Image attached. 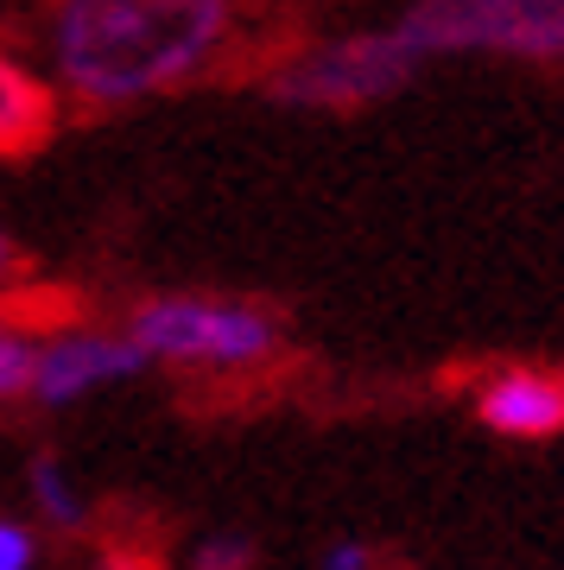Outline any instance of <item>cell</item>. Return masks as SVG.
Returning <instances> with one entry per match:
<instances>
[{"instance_id": "cell-3", "label": "cell", "mask_w": 564, "mask_h": 570, "mask_svg": "<svg viewBox=\"0 0 564 570\" xmlns=\"http://www.w3.org/2000/svg\"><path fill=\"white\" fill-rule=\"evenodd\" d=\"M400 32L431 51L495 58H564V0H412Z\"/></svg>"}, {"instance_id": "cell-7", "label": "cell", "mask_w": 564, "mask_h": 570, "mask_svg": "<svg viewBox=\"0 0 564 570\" xmlns=\"http://www.w3.org/2000/svg\"><path fill=\"white\" fill-rule=\"evenodd\" d=\"M58 127V102L32 70L0 58V159H20V153H39Z\"/></svg>"}, {"instance_id": "cell-10", "label": "cell", "mask_w": 564, "mask_h": 570, "mask_svg": "<svg viewBox=\"0 0 564 570\" xmlns=\"http://www.w3.org/2000/svg\"><path fill=\"white\" fill-rule=\"evenodd\" d=\"M247 558H254L247 539H210V546L197 551V570H247Z\"/></svg>"}, {"instance_id": "cell-2", "label": "cell", "mask_w": 564, "mask_h": 570, "mask_svg": "<svg viewBox=\"0 0 564 570\" xmlns=\"http://www.w3.org/2000/svg\"><path fill=\"white\" fill-rule=\"evenodd\" d=\"M412 70H419V45L400 26H387V32H349L337 45L292 58L285 70H273L266 96L285 108H362L400 96Z\"/></svg>"}, {"instance_id": "cell-12", "label": "cell", "mask_w": 564, "mask_h": 570, "mask_svg": "<svg viewBox=\"0 0 564 570\" xmlns=\"http://www.w3.org/2000/svg\"><path fill=\"white\" fill-rule=\"evenodd\" d=\"M323 570H368V551L362 546H337L330 558H323Z\"/></svg>"}, {"instance_id": "cell-5", "label": "cell", "mask_w": 564, "mask_h": 570, "mask_svg": "<svg viewBox=\"0 0 564 570\" xmlns=\"http://www.w3.org/2000/svg\"><path fill=\"white\" fill-rule=\"evenodd\" d=\"M153 362L134 336H58V343L39 355V367H32V393H39L45 406H70V400H82L89 387H101V381H121V374H140V367Z\"/></svg>"}, {"instance_id": "cell-8", "label": "cell", "mask_w": 564, "mask_h": 570, "mask_svg": "<svg viewBox=\"0 0 564 570\" xmlns=\"http://www.w3.org/2000/svg\"><path fill=\"white\" fill-rule=\"evenodd\" d=\"M32 489H39L45 513H51V520H58V527H77V520H82V501H77V489H70V482H64V469L51 463V456H45V463L32 469Z\"/></svg>"}, {"instance_id": "cell-11", "label": "cell", "mask_w": 564, "mask_h": 570, "mask_svg": "<svg viewBox=\"0 0 564 570\" xmlns=\"http://www.w3.org/2000/svg\"><path fill=\"white\" fill-rule=\"evenodd\" d=\"M26 564H32V539L0 520V570H26Z\"/></svg>"}, {"instance_id": "cell-9", "label": "cell", "mask_w": 564, "mask_h": 570, "mask_svg": "<svg viewBox=\"0 0 564 570\" xmlns=\"http://www.w3.org/2000/svg\"><path fill=\"white\" fill-rule=\"evenodd\" d=\"M32 367H39V355L26 348V336L0 330V400H7V393H26V387H32Z\"/></svg>"}, {"instance_id": "cell-1", "label": "cell", "mask_w": 564, "mask_h": 570, "mask_svg": "<svg viewBox=\"0 0 564 570\" xmlns=\"http://www.w3.org/2000/svg\"><path fill=\"white\" fill-rule=\"evenodd\" d=\"M228 32V0H64L51 58L82 102H146L197 77Z\"/></svg>"}, {"instance_id": "cell-6", "label": "cell", "mask_w": 564, "mask_h": 570, "mask_svg": "<svg viewBox=\"0 0 564 570\" xmlns=\"http://www.w3.org/2000/svg\"><path fill=\"white\" fill-rule=\"evenodd\" d=\"M483 425L502 438H552L564 431V381L552 374H495L483 387Z\"/></svg>"}, {"instance_id": "cell-13", "label": "cell", "mask_w": 564, "mask_h": 570, "mask_svg": "<svg viewBox=\"0 0 564 570\" xmlns=\"http://www.w3.org/2000/svg\"><path fill=\"white\" fill-rule=\"evenodd\" d=\"M7 273H13V242L0 235V279H7Z\"/></svg>"}, {"instance_id": "cell-4", "label": "cell", "mask_w": 564, "mask_h": 570, "mask_svg": "<svg viewBox=\"0 0 564 570\" xmlns=\"http://www.w3.org/2000/svg\"><path fill=\"white\" fill-rule=\"evenodd\" d=\"M134 343L165 362H210V367H242L280 348L273 317L254 305L228 298H153L134 311Z\"/></svg>"}]
</instances>
